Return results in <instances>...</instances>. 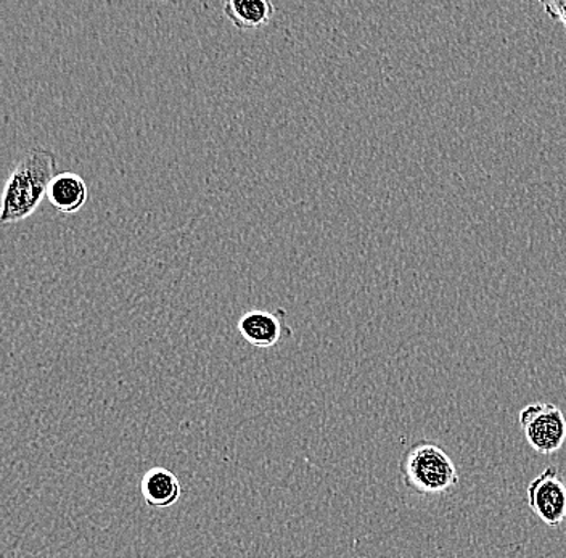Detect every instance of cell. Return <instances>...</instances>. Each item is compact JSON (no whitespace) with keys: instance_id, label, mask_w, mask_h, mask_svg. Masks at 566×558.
<instances>
[{"instance_id":"cell-8","label":"cell","mask_w":566,"mask_h":558,"mask_svg":"<svg viewBox=\"0 0 566 558\" xmlns=\"http://www.w3.org/2000/svg\"><path fill=\"white\" fill-rule=\"evenodd\" d=\"M224 13L237 30H260L274 19L275 6L269 0H229Z\"/></svg>"},{"instance_id":"cell-9","label":"cell","mask_w":566,"mask_h":558,"mask_svg":"<svg viewBox=\"0 0 566 558\" xmlns=\"http://www.w3.org/2000/svg\"><path fill=\"white\" fill-rule=\"evenodd\" d=\"M544 9L547 10L552 19L560 21L566 28V2L564 0H554V2H544Z\"/></svg>"},{"instance_id":"cell-6","label":"cell","mask_w":566,"mask_h":558,"mask_svg":"<svg viewBox=\"0 0 566 558\" xmlns=\"http://www.w3.org/2000/svg\"><path fill=\"white\" fill-rule=\"evenodd\" d=\"M48 200L66 217L80 213L88 200L86 180L76 172H59L49 186Z\"/></svg>"},{"instance_id":"cell-3","label":"cell","mask_w":566,"mask_h":558,"mask_svg":"<svg viewBox=\"0 0 566 558\" xmlns=\"http://www.w3.org/2000/svg\"><path fill=\"white\" fill-rule=\"evenodd\" d=\"M518 420L531 450L552 455L564 446L566 417L558 406L534 402L520 411Z\"/></svg>"},{"instance_id":"cell-2","label":"cell","mask_w":566,"mask_h":558,"mask_svg":"<svg viewBox=\"0 0 566 558\" xmlns=\"http://www.w3.org/2000/svg\"><path fill=\"white\" fill-rule=\"evenodd\" d=\"M402 483L410 493L419 496H442L459 485V472L454 461L437 444L417 441L407 448L399 461Z\"/></svg>"},{"instance_id":"cell-1","label":"cell","mask_w":566,"mask_h":558,"mask_svg":"<svg viewBox=\"0 0 566 558\" xmlns=\"http://www.w3.org/2000/svg\"><path fill=\"white\" fill-rule=\"evenodd\" d=\"M56 155L51 148H31L7 179L2 197V224H15L24 221L38 210L44 197H48L49 186L56 176Z\"/></svg>"},{"instance_id":"cell-4","label":"cell","mask_w":566,"mask_h":558,"mask_svg":"<svg viewBox=\"0 0 566 558\" xmlns=\"http://www.w3.org/2000/svg\"><path fill=\"white\" fill-rule=\"evenodd\" d=\"M528 505L548 528H558L566 518V485L560 472L548 467L528 485Z\"/></svg>"},{"instance_id":"cell-5","label":"cell","mask_w":566,"mask_h":558,"mask_svg":"<svg viewBox=\"0 0 566 558\" xmlns=\"http://www.w3.org/2000/svg\"><path fill=\"white\" fill-rule=\"evenodd\" d=\"M286 310L279 307L274 313L263 309H251L240 317V335L248 345L254 348H274L285 338H292L293 328L285 323Z\"/></svg>"},{"instance_id":"cell-7","label":"cell","mask_w":566,"mask_h":558,"mask_svg":"<svg viewBox=\"0 0 566 558\" xmlns=\"http://www.w3.org/2000/svg\"><path fill=\"white\" fill-rule=\"evenodd\" d=\"M140 491L148 507L168 508L179 501L182 485L171 470L154 467L142 478Z\"/></svg>"}]
</instances>
